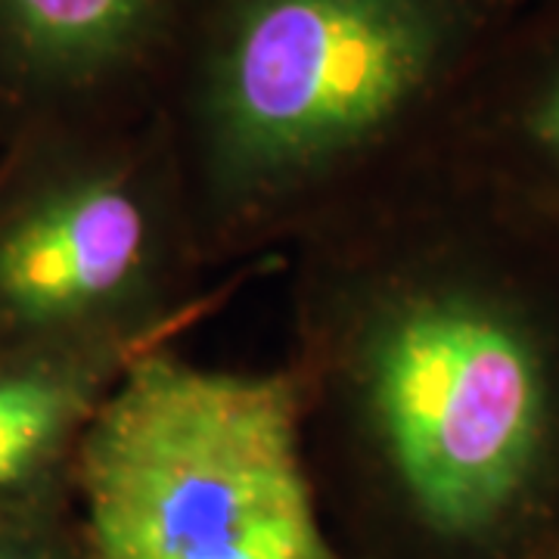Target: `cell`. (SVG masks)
I'll use <instances>...</instances> for the list:
<instances>
[{
  "label": "cell",
  "mask_w": 559,
  "mask_h": 559,
  "mask_svg": "<svg viewBox=\"0 0 559 559\" xmlns=\"http://www.w3.org/2000/svg\"><path fill=\"white\" fill-rule=\"evenodd\" d=\"M140 355L0 330V516L47 513L75 491L84 436Z\"/></svg>",
  "instance_id": "6"
},
{
  "label": "cell",
  "mask_w": 559,
  "mask_h": 559,
  "mask_svg": "<svg viewBox=\"0 0 559 559\" xmlns=\"http://www.w3.org/2000/svg\"><path fill=\"white\" fill-rule=\"evenodd\" d=\"M197 0H0V128L138 119Z\"/></svg>",
  "instance_id": "5"
},
{
  "label": "cell",
  "mask_w": 559,
  "mask_h": 559,
  "mask_svg": "<svg viewBox=\"0 0 559 559\" xmlns=\"http://www.w3.org/2000/svg\"><path fill=\"white\" fill-rule=\"evenodd\" d=\"M44 516V513H35ZM32 516H0V559H60L40 538L22 535V522Z\"/></svg>",
  "instance_id": "8"
},
{
  "label": "cell",
  "mask_w": 559,
  "mask_h": 559,
  "mask_svg": "<svg viewBox=\"0 0 559 559\" xmlns=\"http://www.w3.org/2000/svg\"><path fill=\"white\" fill-rule=\"evenodd\" d=\"M323 516L392 559H559V215L448 146L289 249Z\"/></svg>",
  "instance_id": "1"
},
{
  "label": "cell",
  "mask_w": 559,
  "mask_h": 559,
  "mask_svg": "<svg viewBox=\"0 0 559 559\" xmlns=\"http://www.w3.org/2000/svg\"><path fill=\"white\" fill-rule=\"evenodd\" d=\"M156 112L13 138L0 180V330L150 352L175 345L212 289Z\"/></svg>",
  "instance_id": "4"
},
{
  "label": "cell",
  "mask_w": 559,
  "mask_h": 559,
  "mask_svg": "<svg viewBox=\"0 0 559 559\" xmlns=\"http://www.w3.org/2000/svg\"><path fill=\"white\" fill-rule=\"evenodd\" d=\"M441 146L559 215V0H528L503 28Z\"/></svg>",
  "instance_id": "7"
},
{
  "label": "cell",
  "mask_w": 559,
  "mask_h": 559,
  "mask_svg": "<svg viewBox=\"0 0 559 559\" xmlns=\"http://www.w3.org/2000/svg\"><path fill=\"white\" fill-rule=\"evenodd\" d=\"M528 0H197L153 112L202 259L289 249L436 150Z\"/></svg>",
  "instance_id": "2"
},
{
  "label": "cell",
  "mask_w": 559,
  "mask_h": 559,
  "mask_svg": "<svg viewBox=\"0 0 559 559\" xmlns=\"http://www.w3.org/2000/svg\"><path fill=\"white\" fill-rule=\"evenodd\" d=\"M75 495L87 559H342L283 364L143 352L84 436Z\"/></svg>",
  "instance_id": "3"
}]
</instances>
